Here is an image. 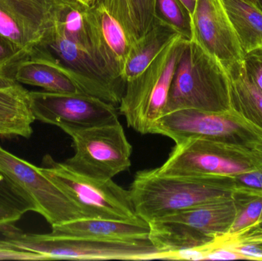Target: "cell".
Listing matches in <instances>:
<instances>
[{"label":"cell","mask_w":262,"mask_h":261,"mask_svg":"<svg viewBox=\"0 0 262 261\" xmlns=\"http://www.w3.org/2000/svg\"><path fill=\"white\" fill-rule=\"evenodd\" d=\"M234 178L166 176L155 170L136 173L129 191L140 219L146 222L232 197L238 191Z\"/></svg>","instance_id":"obj_1"},{"label":"cell","mask_w":262,"mask_h":261,"mask_svg":"<svg viewBox=\"0 0 262 261\" xmlns=\"http://www.w3.org/2000/svg\"><path fill=\"white\" fill-rule=\"evenodd\" d=\"M183 109L219 113L232 111L226 69L193 40L186 41L183 48L164 115Z\"/></svg>","instance_id":"obj_2"},{"label":"cell","mask_w":262,"mask_h":261,"mask_svg":"<svg viewBox=\"0 0 262 261\" xmlns=\"http://www.w3.org/2000/svg\"><path fill=\"white\" fill-rule=\"evenodd\" d=\"M238 211L235 194L149 222V238L163 253L206 246L230 231Z\"/></svg>","instance_id":"obj_3"},{"label":"cell","mask_w":262,"mask_h":261,"mask_svg":"<svg viewBox=\"0 0 262 261\" xmlns=\"http://www.w3.org/2000/svg\"><path fill=\"white\" fill-rule=\"evenodd\" d=\"M14 246L42 255L46 260H149L162 253L149 238L134 241H106L23 232L15 225L2 232Z\"/></svg>","instance_id":"obj_4"},{"label":"cell","mask_w":262,"mask_h":261,"mask_svg":"<svg viewBox=\"0 0 262 261\" xmlns=\"http://www.w3.org/2000/svg\"><path fill=\"white\" fill-rule=\"evenodd\" d=\"M186 41L177 37L140 75L126 82L119 111L135 131L150 134L164 115L172 78Z\"/></svg>","instance_id":"obj_5"},{"label":"cell","mask_w":262,"mask_h":261,"mask_svg":"<svg viewBox=\"0 0 262 261\" xmlns=\"http://www.w3.org/2000/svg\"><path fill=\"white\" fill-rule=\"evenodd\" d=\"M41 171L61 188L89 219L137 222L129 190L112 179L98 180L83 176L55 161L50 155L42 159Z\"/></svg>","instance_id":"obj_6"},{"label":"cell","mask_w":262,"mask_h":261,"mask_svg":"<svg viewBox=\"0 0 262 261\" xmlns=\"http://www.w3.org/2000/svg\"><path fill=\"white\" fill-rule=\"evenodd\" d=\"M252 149L207 139H187L176 144L166 162L154 170L162 176L235 179L257 168Z\"/></svg>","instance_id":"obj_7"},{"label":"cell","mask_w":262,"mask_h":261,"mask_svg":"<svg viewBox=\"0 0 262 261\" xmlns=\"http://www.w3.org/2000/svg\"><path fill=\"white\" fill-rule=\"evenodd\" d=\"M150 134L167 136L176 144L202 139L252 149L262 142V135L232 111L176 110L160 117Z\"/></svg>","instance_id":"obj_8"},{"label":"cell","mask_w":262,"mask_h":261,"mask_svg":"<svg viewBox=\"0 0 262 261\" xmlns=\"http://www.w3.org/2000/svg\"><path fill=\"white\" fill-rule=\"evenodd\" d=\"M75 154L64 163L73 171L98 180H108L131 165L132 146L121 123L68 133Z\"/></svg>","instance_id":"obj_9"},{"label":"cell","mask_w":262,"mask_h":261,"mask_svg":"<svg viewBox=\"0 0 262 261\" xmlns=\"http://www.w3.org/2000/svg\"><path fill=\"white\" fill-rule=\"evenodd\" d=\"M0 171L23 192L33 207L34 211L43 216L51 226L87 218L40 167L29 163L1 147Z\"/></svg>","instance_id":"obj_10"},{"label":"cell","mask_w":262,"mask_h":261,"mask_svg":"<svg viewBox=\"0 0 262 261\" xmlns=\"http://www.w3.org/2000/svg\"><path fill=\"white\" fill-rule=\"evenodd\" d=\"M35 121L52 124L64 133L120 123L115 106L84 93L29 91Z\"/></svg>","instance_id":"obj_11"},{"label":"cell","mask_w":262,"mask_h":261,"mask_svg":"<svg viewBox=\"0 0 262 261\" xmlns=\"http://www.w3.org/2000/svg\"><path fill=\"white\" fill-rule=\"evenodd\" d=\"M63 0H0V35L30 56L46 41Z\"/></svg>","instance_id":"obj_12"},{"label":"cell","mask_w":262,"mask_h":261,"mask_svg":"<svg viewBox=\"0 0 262 261\" xmlns=\"http://www.w3.org/2000/svg\"><path fill=\"white\" fill-rule=\"evenodd\" d=\"M40 48L47 49L69 70L71 78L82 93L119 106L126 83L112 78L87 52L64 38L55 28Z\"/></svg>","instance_id":"obj_13"},{"label":"cell","mask_w":262,"mask_h":261,"mask_svg":"<svg viewBox=\"0 0 262 261\" xmlns=\"http://www.w3.org/2000/svg\"><path fill=\"white\" fill-rule=\"evenodd\" d=\"M192 40L225 67L243 61L245 53L221 0H196Z\"/></svg>","instance_id":"obj_14"},{"label":"cell","mask_w":262,"mask_h":261,"mask_svg":"<svg viewBox=\"0 0 262 261\" xmlns=\"http://www.w3.org/2000/svg\"><path fill=\"white\" fill-rule=\"evenodd\" d=\"M88 12L103 67L114 79L126 83L122 75L132 45L127 32L101 2Z\"/></svg>","instance_id":"obj_15"},{"label":"cell","mask_w":262,"mask_h":261,"mask_svg":"<svg viewBox=\"0 0 262 261\" xmlns=\"http://www.w3.org/2000/svg\"><path fill=\"white\" fill-rule=\"evenodd\" d=\"M13 80L52 93H82L71 78L69 70L44 48L18 64Z\"/></svg>","instance_id":"obj_16"},{"label":"cell","mask_w":262,"mask_h":261,"mask_svg":"<svg viewBox=\"0 0 262 261\" xmlns=\"http://www.w3.org/2000/svg\"><path fill=\"white\" fill-rule=\"evenodd\" d=\"M150 231L146 221L122 222L100 219H77L52 227V234L64 237L106 241H134L148 239Z\"/></svg>","instance_id":"obj_17"},{"label":"cell","mask_w":262,"mask_h":261,"mask_svg":"<svg viewBox=\"0 0 262 261\" xmlns=\"http://www.w3.org/2000/svg\"><path fill=\"white\" fill-rule=\"evenodd\" d=\"M35 121L29 90L17 82L0 87V137L29 139Z\"/></svg>","instance_id":"obj_18"},{"label":"cell","mask_w":262,"mask_h":261,"mask_svg":"<svg viewBox=\"0 0 262 261\" xmlns=\"http://www.w3.org/2000/svg\"><path fill=\"white\" fill-rule=\"evenodd\" d=\"M229 77L231 110L262 135V91L252 82L243 61L226 68Z\"/></svg>","instance_id":"obj_19"},{"label":"cell","mask_w":262,"mask_h":261,"mask_svg":"<svg viewBox=\"0 0 262 261\" xmlns=\"http://www.w3.org/2000/svg\"><path fill=\"white\" fill-rule=\"evenodd\" d=\"M88 9L89 7L77 2L63 0L53 27L64 38L87 52L104 70Z\"/></svg>","instance_id":"obj_20"},{"label":"cell","mask_w":262,"mask_h":261,"mask_svg":"<svg viewBox=\"0 0 262 261\" xmlns=\"http://www.w3.org/2000/svg\"><path fill=\"white\" fill-rule=\"evenodd\" d=\"M180 35L170 26L154 18L149 30L131 45L123 72L124 81L127 82L137 78Z\"/></svg>","instance_id":"obj_21"},{"label":"cell","mask_w":262,"mask_h":261,"mask_svg":"<svg viewBox=\"0 0 262 261\" xmlns=\"http://www.w3.org/2000/svg\"><path fill=\"white\" fill-rule=\"evenodd\" d=\"M244 53L262 47V12L246 0H221Z\"/></svg>","instance_id":"obj_22"},{"label":"cell","mask_w":262,"mask_h":261,"mask_svg":"<svg viewBox=\"0 0 262 261\" xmlns=\"http://www.w3.org/2000/svg\"><path fill=\"white\" fill-rule=\"evenodd\" d=\"M154 18L172 28L183 39L192 40V15L180 0H156Z\"/></svg>","instance_id":"obj_23"},{"label":"cell","mask_w":262,"mask_h":261,"mask_svg":"<svg viewBox=\"0 0 262 261\" xmlns=\"http://www.w3.org/2000/svg\"><path fill=\"white\" fill-rule=\"evenodd\" d=\"M235 195L238 201V215L228 234L262 225V193L238 188Z\"/></svg>","instance_id":"obj_24"},{"label":"cell","mask_w":262,"mask_h":261,"mask_svg":"<svg viewBox=\"0 0 262 261\" xmlns=\"http://www.w3.org/2000/svg\"><path fill=\"white\" fill-rule=\"evenodd\" d=\"M29 56L28 54L0 35V77L13 80L14 72L17 66Z\"/></svg>","instance_id":"obj_25"},{"label":"cell","mask_w":262,"mask_h":261,"mask_svg":"<svg viewBox=\"0 0 262 261\" xmlns=\"http://www.w3.org/2000/svg\"><path fill=\"white\" fill-rule=\"evenodd\" d=\"M137 40L146 33L154 19L156 0H130Z\"/></svg>","instance_id":"obj_26"},{"label":"cell","mask_w":262,"mask_h":261,"mask_svg":"<svg viewBox=\"0 0 262 261\" xmlns=\"http://www.w3.org/2000/svg\"><path fill=\"white\" fill-rule=\"evenodd\" d=\"M108 12L122 25L130 38L131 44L137 41L130 0H102Z\"/></svg>","instance_id":"obj_27"},{"label":"cell","mask_w":262,"mask_h":261,"mask_svg":"<svg viewBox=\"0 0 262 261\" xmlns=\"http://www.w3.org/2000/svg\"><path fill=\"white\" fill-rule=\"evenodd\" d=\"M27 212L29 211L21 204L0 191V232L15 225Z\"/></svg>","instance_id":"obj_28"},{"label":"cell","mask_w":262,"mask_h":261,"mask_svg":"<svg viewBox=\"0 0 262 261\" xmlns=\"http://www.w3.org/2000/svg\"><path fill=\"white\" fill-rule=\"evenodd\" d=\"M252 152L257 162V168L251 173L238 176L235 180L239 188L262 193V142L256 144Z\"/></svg>","instance_id":"obj_29"},{"label":"cell","mask_w":262,"mask_h":261,"mask_svg":"<svg viewBox=\"0 0 262 261\" xmlns=\"http://www.w3.org/2000/svg\"><path fill=\"white\" fill-rule=\"evenodd\" d=\"M243 64L249 79L262 91V47L245 54Z\"/></svg>","instance_id":"obj_30"},{"label":"cell","mask_w":262,"mask_h":261,"mask_svg":"<svg viewBox=\"0 0 262 261\" xmlns=\"http://www.w3.org/2000/svg\"><path fill=\"white\" fill-rule=\"evenodd\" d=\"M46 260L42 255L20 249L6 240H0V260Z\"/></svg>","instance_id":"obj_31"},{"label":"cell","mask_w":262,"mask_h":261,"mask_svg":"<svg viewBox=\"0 0 262 261\" xmlns=\"http://www.w3.org/2000/svg\"><path fill=\"white\" fill-rule=\"evenodd\" d=\"M0 191L21 204L28 211H34L33 207L26 199L23 192L18 187L15 186L7 177H6L1 171H0Z\"/></svg>","instance_id":"obj_32"},{"label":"cell","mask_w":262,"mask_h":261,"mask_svg":"<svg viewBox=\"0 0 262 261\" xmlns=\"http://www.w3.org/2000/svg\"><path fill=\"white\" fill-rule=\"evenodd\" d=\"M231 248L239 253L243 256V260H262V242Z\"/></svg>","instance_id":"obj_33"},{"label":"cell","mask_w":262,"mask_h":261,"mask_svg":"<svg viewBox=\"0 0 262 261\" xmlns=\"http://www.w3.org/2000/svg\"><path fill=\"white\" fill-rule=\"evenodd\" d=\"M183 4L187 8L188 10L190 12L191 15L193 14L194 9H195L196 0H180Z\"/></svg>","instance_id":"obj_34"},{"label":"cell","mask_w":262,"mask_h":261,"mask_svg":"<svg viewBox=\"0 0 262 261\" xmlns=\"http://www.w3.org/2000/svg\"><path fill=\"white\" fill-rule=\"evenodd\" d=\"M72 1L77 2V3H80L83 6H87V7H92V6H95V4L102 1V0H72Z\"/></svg>","instance_id":"obj_35"},{"label":"cell","mask_w":262,"mask_h":261,"mask_svg":"<svg viewBox=\"0 0 262 261\" xmlns=\"http://www.w3.org/2000/svg\"><path fill=\"white\" fill-rule=\"evenodd\" d=\"M15 82H16V81H13V80L7 79V78H2V77H0V87L9 85V84H12Z\"/></svg>","instance_id":"obj_36"},{"label":"cell","mask_w":262,"mask_h":261,"mask_svg":"<svg viewBox=\"0 0 262 261\" xmlns=\"http://www.w3.org/2000/svg\"><path fill=\"white\" fill-rule=\"evenodd\" d=\"M246 1L249 2V3H252L254 6L258 7V2H257V0H246Z\"/></svg>","instance_id":"obj_37"},{"label":"cell","mask_w":262,"mask_h":261,"mask_svg":"<svg viewBox=\"0 0 262 261\" xmlns=\"http://www.w3.org/2000/svg\"><path fill=\"white\" fill-rule=\"evenodd\" d=\"M258 2V8L262 12V0H257Z\"/></svg>","instance_id":"obj_38"}]
</instances>
